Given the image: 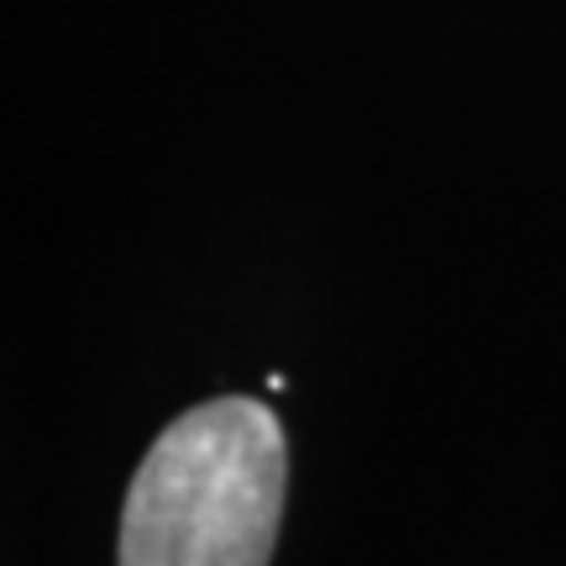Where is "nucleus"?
I'll list each match as a JSON object with an SVG mask.
<instances>
[{"label": "nucleus", "mask_w": 566, "mask_h": 566, "mask_svg": "<svg viewBox=\"0 0 566 566\" xmlns=\"http://www.w3.org/2000/svg\"><path fill=\"white\" fill-rule=\"evenodd\" d=\"M289 446L258 399H210L163 430L126 488V566H258L279 546Z\"/></svg>", "instance_id": "1"}]
</instances>
